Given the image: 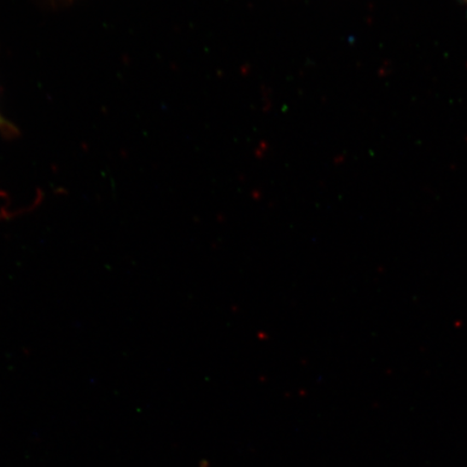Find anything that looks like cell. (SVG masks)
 I'll return each instance as SVG.
<instances>
[{"label": "cell", "instance_id": "obj_1", "mask_svg": "<svg viewBox=\"0 0 467 467\" xmlns=\"http://www.w3.org/2000/svg\"><path fill=\"white\" fill-rule=\"evenodd\" d=\"M0 128H5V130H10V126L8 125V122L3 119L2 114H0Z\"/></svg>", "mask_w": 467, "mask_h": 467}]
</instances>
